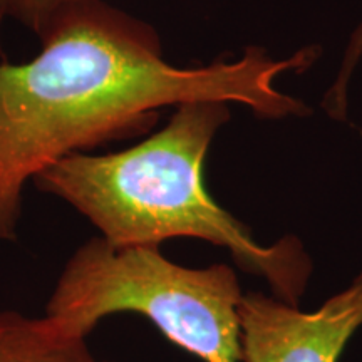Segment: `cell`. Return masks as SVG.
I'll return each instance as SVG.
<instances>
[{
	"label": "cell",
	"instance_id": "obj_1",
	"mask_svg": "<svg viewBox=\"0 0 362 362\" xmlns=\"http://www.w3.org/2000/svg\"><path fill=\"white\" fill-rule=\"evenodd\" d=\"M34 34L37 56L0 62V242L17 238L27 183L64 156L148 133L161 107L225 101L270 119L307 115L275 79L319 56L248 47L237 61L176 67L151 25L103 0H72Z\"/></svg>",
	"mask_w": 362,
	"mask_h": 362
},
{
	"label": "cell",
	"instance_id": "obj_2",
	"mask_svg": "<svg viewBox=\"0 0 362 362\" xmlns=\"http://www.w3.org/2000/svg\"><path fill=\"white\" fill-rule=\"evenodd\" d=\"M230 103L192 101L175 107L158 133L106 155L74 153L33 180L39 192L66 202L116 247H160L198 238L226 248L238 267L264 277L274 296L298 305L312 274L298 238L260 245L247 225L210 197L203 165Z\"/></svg>",
	"mask_w": 362,
	"mask_h": 362
},
{
	"label": "cell",
	"instance_id": "obj_3",
	"mask_svg": "<svg viewBox=\"0 0 362 362\" xmlns=\"http://www.w3.org/2000/svg\"><path fill=\"white\" fill-rule=\"evenodd\" d=\"M242 297L232 267L189 269L160 247H116L98 235L66 262L45 315L86 339L104 317L134 312L202 361L243 362Z\"/></svg>",
	"mask_w": 362,
	"mask_h": 362
},
{
	"label": "cell",
	"instance_id": "obj_4",
	"mask_svg": "<svg viewBox=\"0 0 362 362\" xmlns=\"http://www.w3.org/2000/svg\"><path fill=\"white\" fill-rule=\"evenodd\" d=\"M238 315L243 362H337L362 327V272L314 312L250 292Z\"/></svg>",
	"mask_w": 362,
	"mask_h": 362
},
{
	"label": "cell",
	"instance_id": "obj_5",
	"mask_svg": "<svg viewBox=\"0 0 362 362\" xmlns=\"http://www.w3.org/2000/svg\"><path fill=\"white\" fill-rule=\"evenodd\" d=\"M0 362H99L84 337L51 317L0 310Z\"/></svg>",
	"mask_w": 362,
	"mask_h": 362
},
{
	"label": "cell",
	"instance_id": "obj_6",
	"mask_svg": "<svg viewBox=\"0 0 362 362\" xmlns=\"http://www.w3.org/2000/svg\"><path fill=\"white\" fill-rule=\"evenodd\" d=\"M362 57V22L357 25L354 34L351 35L349 45L344 54L341 71L336 76L332 88L329 89L327 96L324 99V107L334 119H346L347 115V90H349V81L356 66L359 64Z\"/></svg>",
	"mask_w": 362,
	"mask_h": 362
},
{
	"label": "cell",
	"instance_id": "obj_7",
	"mask_svg": "<svg viewBox=\"0 0 362 362\" xmlns=\"http://www.w3.org/2000/svg\"><path fill=\"white\" fill-rule=\"evenodd\" d=\"M72 0H0V19L19 22L33 33Z\"/></svg>",
	"mask_w": 362,
	"mask_h": 362
}]
</instances>
